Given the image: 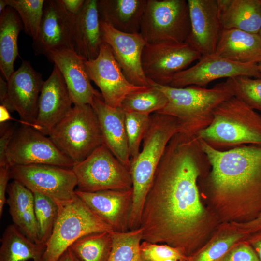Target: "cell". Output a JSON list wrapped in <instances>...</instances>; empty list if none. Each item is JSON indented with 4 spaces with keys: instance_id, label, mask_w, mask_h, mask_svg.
<instances>
[{
    "instance_id": "obj_30",
    "label": "cell",
    "mask_w": 261,
    "mask_h": 261,
    "mask_svg": "<svg viewBox=\"0 0 261 261\" xmlns=\"http://www.w3.org/2000/svg\"><path fill=\"white\" fill-rule=\"evenodd\" d=\"M249 235L232 223H220L207 242L188 256L187 261H220L234 244Z\"/></svg>"
},
{
    "instance_id": "obj_25",
    "label": "cell",
    "mask_w": 261,
    "mask_h": 261,
    "mask_svg": "<svg viewBox=\"0 0 261 261\" xmlns=\"http://www.w3.org/2000/svg\"><path fill=\"white\" fill-rule=\"evenodd\" d=\"M147 0H98L100 20L126 33H140Z\"/></svg>"
},
{
    "instance_id": "obj_37",
    "label": "cell",
    "mask_w": 261,
    "mask_h": 261,
    "mask_svg": "<svg viewBox=\"0 0 261 261\" xmlns=\"http://www.w3.org/2000/svg\"><path fill=\"white\" fill-rule=\"evenodd\" d=\"M233 96L254 110L261 112V78L237 76L227 78Z\"/></svg>"
},
{
    "instance_id": "obj_10",
    "label": "cell",
    "mask_w": 261,
    "mask_h": 261,
    "mask_svg": "<svg viewBox=\"0 0 261 261\" xmlns=\"http://www.w3.org/2000/svg\"><path fill=\"white\" fill-rule=\"evenodd\" d=\"M10 178L44 195L60 207L75 196L76 177L72 168L47 164L10 166Z\"/></svg>"
},
{
    "instance_id": "obj_8",
    "label": "cell",
    "mask_w": 261,
    "mask_h": 261,
    "mask_svg": "<svg viewBox=\"0 0 261 261\" xmlns=\"http://www.w3.org/2000/svg\"><path fill=\"white\" fill-rule=\"evenodd\" d=\"M190 30L188 0H147L140 31L146 44L184 43Z\"/></svg>"
},
{
    "instance_id": "obj_12",
    "label": "cell",
    "mask_w": 261,
    "mask_h": 261,
    "mask_svg": "<svg viewBox=\"0 0 261 261\" xmlns=\"http://www.w3.org/2000/svg\"><path fill=\"white\" fill-rule=\"evenodd\" d=\"M202 56L186 43L146 44L142 54V68L148 81L169 86L175 74Z\"/></svg>"
},
{
    "instance_id": "obj_39",
    "label": "cell",
    "mask_w": 261,
    "mask_h": 261,
    "mask_svg": "<svg viewBox=\"0 0 261 261\" xmlns=\"http://www.w3.org/2000/svg\"><path fill=\"white\" fill-rule=\"evenodd\" d=\"M220 261H259V260L253 247L245 239L234 244Z\"/></svg>"
},
{
    "instance_id": "obj_40",
    "label": "cell",
    "mask_w": 261,
    "mask_h": 261,
    "mask_svg": "<svg viewBox=\"0 0 261 261\" xmlns=\"http://www.w3.org/2000/svg\"><path fill=\"white\" fill-rule=\"evenodd\" d=\"M6 122H0V166L7 164L5 159L6 151L15 130L14 126Z\"/></svg>"
},
{
    "instance_id": "obj_34",
    "label": "cell",
    "mask_w": 261,
    "mask_h": 261,
    "mask_svg": "<svg viewBox=\"0 0 261 261\" xmlns=\"http://www.w3.org/2000/svg\"><path fill=\"white\" fill-rule=\"evenodd\" d=\"M9 6L19 14L24 30L32 40L38 34L45 0H6Z\"/></svg>"
},
{
    "instance_id": "obj_32",
    "label": "cell",
    "mask_w": 261,
    "mask_h": 261,
    "mask_svg": "<svg viewBox=\"0 0 261 261\" xmlns=\"http://www.w3.org/2000/svg\"><path fill=\"white\" fill-rule=\"evenodd\" d=\"M112 247L107 261H143L140 253L143 230L111 232Z\"/></svg>"
},
{
    "instance_id": "obj_3",
    "label": "cell",
    "mask_w": 261,
    "mask_h": 261,
    "mask_svg": "<svg viewBox=\"0 0 261 261\" xmlns=\"http://www.w3.org/2000/svg\"><path fill=\"white\" fill-rule=\"evenodd\" d=\"M150 117L149 127L143 140L142 149L130 164L133 198L129 230L140 227L144 203L156 169L168 143L176 133L180 132L178 120L172 116L155 112L150 115Z\"/></svg>"
},
{
    "instance_id": "obj_24",
    "label": "cell",
    "mask_w": 261,
    "mask_h": 261,
    "mask_svg": "<svg viewBox=\"0 0 261 261\" xmlns=\"http://www.w3.org/2000/svg\"><path fill=\"white\" fill-rule=\"evenodd\" d=\"M7 193L6 203L9 206L13 224L30 240L42 244L35 214L33 193L19 182L13 180L8 184Z\"/></svg>"
},
{
    "instance_id": "obj_48",
    "label": "cell",
    "mask_w": 261,
    "mask_h": 261,
    "mask_svg": "<svg viewBox=\"0 0 261 261\" xmlns=\"http://www.w3.org/2000/svg\"><path fill=\"white\" fill-rule=\"evenodd\" d=\"M164 261H179L176 259H168Z\"/></svg>"
},
{
    "instance_id": "obj_14",
    "label": "cell",
    "mask_w": 261,
    "mask_h": 261,
    "mask_svg": "<svg viewBox=\"0 0 261 261\" xmlns=\"http://www.w3.org/2000/svg\"><path fill=\"white\" fill-rule=\"evenodd\" d=\"M73 24L74 16L61 0H45L38 34L32 44L34 54L46 56L51 50H74Z\"/></svg>"
},
{
    "instance_id": "obj_11",
    "label": "cell",
    "mask_w": 261,
    "mask_h": 261,
    "mask_svg": "<svg viewBox=\"0 0 261 261\" xmlns=\"http://www.w3.org/2000/svg\"><path fill=\"white\" fill-rule=\"evenodd\" d=\"M9 166L47 164L72 168V161L48 136L25 124L15 130L5 154Z\"/></svg>"
},
{
    "instance_id": "obj_4",
    "label": "cell",
    "mask_w": 261,
    "mask_h": 261,
    "mask_svg": "<svg viewBox=\"0 0 261 261\" xmlns=\"http://www.w3.org/2000/svg\"><path fill=\"white\" fill-rule=\"evenodd\" d=\"M150 86L161 90L168 103L157 112L172 116L178 120L180 132L196 136L207 128L213 120L215 109L222 102L233 96L226 80L211 88L197 86L174 87L149 81Z\"/></svg>"
},
{
    "instance_id": "obj_42",
    "label": "cell",
    "mask_w": 261,
    "mask_h": 261,
    "mask_svg": "<svg viewBox=\"0 0 261 261\" xmlns=\"http://www.w3.org/2000/svg\"><path fill=\"white\" fill-rule=\"evenodd\" d=\"M232 223L250 234L261 229V214L256 218L248 222Z\"/></svg>"
},
{
    "instance_id": "obj_46",
    "label": "cell",
    "mask_w": 261,
    "mask_h": 261,
    "mask_svg": "<svg viewBox=\"0 0 261 261\" xmlns=\"http://www.w3.org/2000/svg\"><path fill=\"white\" fill-rule=\"evenodd\" d=\"M58 261H79L70 248L62 255Z\"/></svg>"
},
{
    "instance_id": "obj_31",
    "label": "cell",
    "mask_w": 261,
    "mask_h": 261,
    "mask_svg": "<svg viewBox=\"0 0 261 261\" xmlns=\"http://www.w3.org/2000/svg\"><path fill=\"white\" fill-rule=\"evenodd\" d=\"M111 232L87 234L69 248L79 261H107L112 247Z\"/></svg>"
},
{
    "instance_id": "obj_16",
    "label": "cell",
    "mask_w": 261,
    "mask_h": 261,
    "mask_svg": "<svg viewBox=\"0 0 261 261\" xmlns=\"http://www.w3.org/2000/svg\"><path fill=\"white\" fill-rule=\"evenodd\" d=\"M7 81L8 96L2 106L9 112L16 111L21 124L30 126L36 117L39 98L44 81L41 74L29 61L23 60Z\"/></svg>"
},
{
    "instance_id": "obj_13",
    "label": "cell",
    "mask_w": 261,
    "mask_h": 261,
    "mask_svg": "<svg viewBox=\"0 0 261 261\" xmlns=\"http://www.w3.org/2000/svg\"><path fill=\"white\" fill-rule=\"evenodd\" d=\"M85 65L90 80L98 87L105 103L111 107H121L128 94L148 87L133 85L127 79L111 47L105 43L102 44L98 57L85 60Z\"/></svg>"
},
{
    "instance_id": "obj_19",
    "label": "cell",
    "mask_w": 261,
    "mask_h": 261,
    "mask_svg": "<svg viewBox=\"0 0 261 261\" xmlns=\"http://www.w3.org/2000/svg\"><path fill=\"white\" fill-rule=\"evenodd\" d=\"M191 30L186 43L202 56L215 53L222 28L218 0H188Z\"/></svg>"
},
{
    "instance_id": "obj_26",
    "label": "cell",
    "mask_w": 261,
    "mask_h": 261,
    "mask_svg": "<svg viewBox=\"0 0 261 261\" xmlns=\"http://www.w3.org/2000/svg\"><path fill=\"white\" fill-rule=\"evenodd\" d=\"M216 55L243 64L261 62V37L237 29H222L216 48Z\"/></svg>"
},
{
    "instance_id": "obj_18",
    "label": "cell",
    "mask_w": 261,
    "mask_h": 261,
    "mask_svg": "<svg viewBox=\"0 0 261 261\" xmlns=\"http://www.w3.org/2000/svg\"><path fill=\"white\" fill-rule=\"evenodd\" d=\"M73 104L63 77L54 65L44 81L34 122L29 126L47 136L49 131L71 111Z\"/></svg>"
},
{
    "instance_id": "obj_38",
    "label": "cell",
    "mask_w": 261,
    "mask_h": 261,
    "mask_svg": "<svg viewBox=\"0 0 261 261\" xmlns=\"http://www.w3.org/2000/svg\"><path fill=\"white\" fill-rule=\"evenodd\" d=\"M140 253L143 261H164L168 259L187 261L188 259L177 248L165 244L152 243L144 240L140 245Z\"/></svg>"
},
{
    "instance_id": "obj_47",
    "label": "cell",
    "mask_w": 261,
    "mask_h": 261,
    "mask_svg": "<svg viewBox=\"0 0 261 261\" xmlns=\"http://www.w3.org/2000/svg\"><path fill=\"white\" fill-rule=\"evenodd\" d=\"M8 6V4L6 0H0V14L2 13L6 8Z\"/></svg>"
},
{
    "instance_id": "obj_22",
    "label": "cell",
    "mask_w": 261,
    "mask_h": 261,
    "mask_svg": "<svg viewBox=\"0 0 261 261\" xmlns=\"http://www.w3.org/2000/svg\"><path fill=\"white\" fill-rule=\"evenodd\" d=\"M46 57L61 72L73 105L90 104L99 92L90 83L85 59L74 50H51Z\"/></svg>"
},
{
    "instance_id": "obj_28",
    "label": "cell",
    "mask_w": 261,
    "mask_h": 261,
    "mask_svg": "<svg viewBox=\"0 0 261 261\" xmlns=\"http://www.w3.org/2000/svg\"><path fill=\"white\" fill-rule=\"evenodd\" d=\"M24 30L21 18L12 7L8 6L0 14V70L7 81L14 70V63L18 56V38Z\"/></svg>"
},
{
    "instance_id": "obj_36",
    "label": "cell",
    "mask_w": 261,
    "mask_h": 261,
    "mask_svg": "<svg viewBox=\"0 0 261 261\" xmlns=\"http://www.w3.org/2000/svg\"><path fill=\"white\" fill-rule=\"evenodd\" d=\"M148 114L125 112V126L131 162L140 153V147L150 126L151 117Z\"/></svg>"
},
{
    "instance_id": "obj_15",
    "label": "cell",
    "mask_w": 261,
    "mask_h": 261,
    "mask_svg": "<svg viewBox=\"0 0 261 261\" xmlns=\"http://www.w3.org/2000/svg\"><path fill=\"white\" fill-rule=\"evenodd\" d=\"M241 75L261 78L258 64L239 63L214 53L202 56L196 64L175 74L169 86L203 87L218 79Z\"/></svg>"
},
{
    "instance_id": "obj_41",
    "label": "cell",
    "mask_w": 261,
    "mask_h": 261,
    "mask_svg": "<svg viewBox=\"0 0 261 261\" xmlns=\"http://www.w3.org/2000/svg\"><path fill=\"white\" fill-rule=\"evenodd\" d=\"M10 179V166L6 164L0 166V218L2 216L4 205L6 203V193Z\"/></svg>"
},
{
    "instance_id": "obj_50",
    "label": "cell",
    "mask_w": 261,
    "mask_h": 261,
    "mask_svg": "<svg viewBox=\"0 0 261 261\" xmlns=\"http://www.w3.org/2000/svg\"><path fill=\"white\" fill-rule=\"evenodd\" d=\"M259 35H260L261 37V29H260V32H259Z\"/></svg>"
},
{
    "instance_id": "obj_23",
    "label": "cell",
    "mask_w": 261,
    "mask_h": 261,
    "mask_svg": "<svg viewBox=\"0 0 261 261\" xmlns=\"http://www.w3.org/2000/svg\"><path fill=\"white\" fill-rule=\"evenodd\" d=\"M97 3L98 0H85L80 11L74 16V51L86 60L96 58L103 43Z\"/></svg>"
},
{
    "instance_id": "obj_44",
    "label": "cell",
    "mask_w": 261,
    "mask_h": 261,
    "mask_svg": "<svg viewBox=\"0 0 261 261\" xmlns=\"http://www.w3.org/2000/svg\"><path fill=\"white\" fill-rule=\"evenodd\" d=\"M67 11L72 15H76L82 8L85 0H61Z\"/></svg>"
},
{
    "instance_id": "obj_29",
    "label": "cell",
    "mask_w": 261,
    "mask_h": 261,
    "mask_svg": "<svg viewBox=\"0 0 261 261\" xmlns=\"http://www.w3.org/2000/svg\"><path fill=\"white\" fill-rule=\"evenodd\" d=\"M0 243V261H43L45 245L30 240L14 224L5 228Z\"/></svg>"
},
{
    "instance_id": "obj_49",
    "label": "cell",
    "mask_w": 261,
    "mask_h": 261,
    "mask_svg": "<svg viewBox=\"0 0 261 261\" xmlns=\"http://www.w3.org/2000/svg\"><path fill=\"white\" fill-rule=\"evenodd\" d=\"M258 66H259V70H260V72L261 73V62L258 64Z\"/></svg>"
},
{
    "instance_id": "obj_43",
    "label": "cell",
    "mask_w": 261,
    "mask_h": 261,
    "mask_svg": "<svg viewBox=\"0 0 261 261\" xmlns=\"http://www.w3.org/2000/svg\"><path fill=\"white\" fill-rule=\"evenodd\" d=\"M254 249L261 261V229L250 234L246 239Z\"/></svg>"
},
{
    "instance_id": "obj_20",
    "label": "cell",
    "mask_w": 261,
    "mask_h": 261,
    "mask_svg": "<svg viewBox=\"0 0 261 261\" xmlns=\"http://www.w3.org/2000/svg\"><path fill=\"white\" fill-rule=\"evenodd\" d=\"M75 194L88 207L115 232L129 230L132 188L129 190H108L94 192L76 189Z\"/></svg>"
},
{
    "instance_id": "obj_17",
    "label": "cell",
    "mask_w": 261,
    "mask_h": 261,
    "mask_svg": "<svg viewBox=\"0 0 261 261\" xmlns=\"http://www.w3.org/2000/svg\"><path fill=\"white\" fill-rule=\"evenodd\" d=\"M100 26L102 41L111 47L127 79L136 86H150L142 68V54L146 43L141 34L119 31L101 21Z\"/></svg>"
},
{
    "instance_id": "obj_1",
    "label": "cell",
    "mask_w": 261,
    "mask_h": 261,
    "mask_svg": "<svg viewBox=\"0 0 261 261\" xmlns=\"http://www.w3.org/2000/svg\"><path fill=\"white\" fill-rule=\"evenodd\" d=\"M210 169L196 136L179 132L171 139L144 203L143 240L168 245L188 257L207 242L220 224L199 189Z\"/></svg>"
},
{
    "instance_id": "obj_35",
    "label": "cell",
    "mask_w": 261,
    "mask_h": 261,
    "mask_svg": "<svg viewBox=\"0 0 261 261\" xmlns=\"http://www.w3.org/2000/svg\"><path fill=\"white\" fill-rule=\"evenodd\" d=\"M34 210L37 221L40 240L45 245L52 233L57 219L59 206L50 198L34 192Z\"/></svg>"
},
{
    "instance_id": "obj_2",
    "label": "cell",
    "mask_w": 261,
    "mask_h": 261,
    "mask_svg": "<svg viewBox=\"0 0 261 261\" xmlns=\"http://www.w3.org/2000/svg\"><path fill=\"white\" fill-rule=\"evenodd\" d=\"M199 140L210 165L203 178L208 208L219 223L256 218L261 214V145L219 150Z\"/></svg>"
},
{
    "instance_id": "obj_5",
    "label": "cell",
    "mask_w": 261,
    "mask_h": 261,
    "mask_svg": "<svg viewBox=\"0 0 261 261\" xmlns=\"http://www.w3.org/2000/svg\"><path fill=\"white\" fill-rule=\"evenodd\" d=\"M213 120L196 135L215 149L225 150L247 145H261V116L235 96L220 103Z\"/></svg>"
},
{
    "instance_id": "obj_6",
    "label": "cell",
    "mask_w": 261,
    "mask_h": 261,
    "mask_svg": "<svg viewBox=\"0 0 261 261\" xmlns=\"http://www.w3.org/2000/svg\"><path fill=\"white\" fill-rule=\"evenodd\" d=\"M47 136L74 165L103 145L97 116L90 104L74 105Z\"/></svg>"
},
{
    "instance_id": "obj_21",
    "label": "cell",
    "mask_w": 261,
    "mask_h": 261,
    "mask_svg": "<svg viewBox=\"0 0 261 261\" xmlns=\"http://www.w3.org/2000/svg\"><path fill=\"white\" fill-rule=\"evenodd\" d=\"M91 106L99 122L103 145L130 171L125 112L121 107L106 104L100 92L95 96Z\"/></svg>"
},
{
    "instance_id": "obj_33",
    "label": "cell",
    "mask_w": 261,
    "mask_h": 261,
    "mask_svg": "<svg viewBox=\"0 0 261 261\" xmlns=\"http://www.w3.org/2000/svg\"><path fill=\"white\" fill-rule=\"evenodd\" d=\"M167 103L168 99L161 90L150 86L128 94L122 101L121 108L125 112L151 114L162 110Z\"/></svg>"
},
{
    "instance_id": "obj_45",
    "label": "cell",
    "mask_w": 261,
    "mask_h": 261,
    "mask_svg": "<svg viewBox=\"0 0 261 261\" xmlns=\"http://www.w3.org/2000/svg\"><path fill=\"white\" fill-rule=\"evenodd\" d=\"M8 96V83L6 80L0 77V105L4 106Z\"/></svg>"
},
{
    "instance_id": "obj_9",
    "label": "cell",
    "mask_w": 261,
    "mask_h": 261,
    "mask_svg": "<svg viewBox=\"0 0 261 261\" xmlns=\"http://www.w3.org/2000/svg\"><path fill=\"white\" fill-rule=\"evenodd\" d=\"M79 190L94 192L132 188L130 171L104 145L72 168Z\"/></svg>"
},
{
    "instance_id": "obj_27",
    "label": "cell",
    "mask_w": 261,
    "mask_h": 261,
    "mask_svg": "<svg viewBox=\"0 0 261 261\" xmlns=\"http://www.w3.org/2000/svg\"><path fill=\"white\" fill-rule=\"evenodd\" d=\"M222 29H237L259 34L261 0H218Z\"/></svg>"
},
{
    "instance_id": "obj_7",
    "label": "cell",
    "mask_w": 261,
    "mask_h": 261,
    "mask_svg": "<svg viewBox=\"0 0 261 261\" xmlns=\"http://www.w3.org/2000/svg\"><path fill=\"white\" fill-rule=\"evenodd\" d=\"M113 231L75 194L72 201L59 207L52 233L45 245L43 261H58L75 241L87 234Z\"/></svg>"
}]
</instances>
